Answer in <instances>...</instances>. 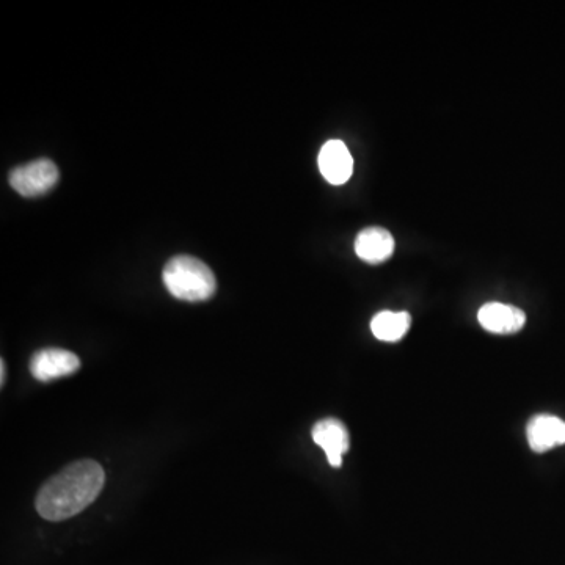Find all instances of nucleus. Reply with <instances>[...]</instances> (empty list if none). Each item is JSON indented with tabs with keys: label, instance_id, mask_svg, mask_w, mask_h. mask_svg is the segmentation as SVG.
Masks as SVG:
<instances>
[{
	"label": "nucleus",
	"instance_id": "nucleus-10",
	"mask_svg": "<svg viewBox=\"0 0 565 565\" xmlns=\"http://www.w3.org/2000/svg\"><path fill=\"white\" fill-rule=\"evenodd\" d=\"M412 325L407 311H380L371 321L372 335L385 343H396L404 338Z\"/></svg>",
	"mask_w": 565,
	"mask_h": 565
},
{
	"label": "nucleus",
	"instance_id": "nucleus-6",
	"mask_svg": "<svg viewBox=\"0 0 565 565\" xmlns=\"http://www.w3.org/2000/svg\"><path fill=\"white\" fill-rule=\"evenodd\" d=\"M478 321L482 329L487 332L496 335H514L525 327L526 314L514 305L490 302L485 303L479 310Z\"/></svg>",
	"mask_w": 565,
	"mask_h": 565
},
{
	"label": "nucleus",
	"instance_id": "nucleus-2",
	"mask_svg": "<svg viewBox=\"0 0 565 565\" xmlns=\"http://www.w3.org/2000/svg\"><path fill=\"white\" fill-rule=\"evenodd\" d=\"M162 280L173 297L186 302H205L216 294V275L208 264L194 256L179 255L170 259L165 264Z\"/></svg>",
	"mask_w": 565,
	"mask_h": 565
},
{
	"label": "nucleus",
	"instance_id": "nucleus-9",
	"mask_svg": "<svg viewBox=\"0 0 565 565\" xmlns=\"http://www.w3.org/2000/svg\"><path fill=\"white\" fill-rule=\"evenodd\" d=\"M393 234L380 226H371L358 233L355 239V253L365 263L380 264L387 261L394 252Z\"/></svg>",
	"mask_w": 565,
	"mask_h": 565
},
{
	"label": "nucleus",
	"instance_id": "nucleus-1",
	"mask_svg": "<svg viewBox=\"0 0 565 565\" xmlns=\"http://www.w3.org/2000/svg\"><path fill=\"white\" fill-rule=\"evenodd\" d=\"M104 482L106 473L98 462L77 460L41 487L35 501L38 514L49 522L74 517L98 498Z\"/></svg>",
	"mask_w": 565,
	"mask_h": 565
},
{
	"label": "nucleus",
	"instance_id": "nucleus-8",
	"mask_svg": "<svg viewBox=\"0 0 565 565\" xmlns=\"http://www.w3.org/2000/svg\"><path fill=\"white\" fill-rule=\"evenodd\" d=\"M526 438L534 452H547L565 445V423L553 415H537L526 426Z\"/></svg>",
	"mask_w": 565,
	"mask_h": 565
},
{
	"label": "nucleus",
	"instance_id": "nucleus-3",
	"mask_svg": "<svg viewBox=\"0 0 565 565\" xmlns=\"http://www.w3.org/2000/svg\"><path fill=\"white\" fill-rule=\"evenodd\" d=\"M60 172L49 159H38L11 170L8 181L19 195L26 198L41 197L51 192L59 183Z\"/></svg>",
	"mask_w": 565,
	"mask_h": 565
},
{
	"label": "nucleus",
	"instance_id": "nucleus-5",
	"mask_svg": "<svg viewBox=\"0 0 565 565\" xmlns=\"http://www.w3.org/2000/svg\"><path fill=\"white\" fill-rule=\"evenodd\" d=\"M313 442L325 452L330 465L335 468L343 465V457L349 451L350 438L347 427L335 418L318 421L311 431Z\"/></svg>",
	"mask_w": 565,
	"mask_h": 565
},
{
	"label": "nucleus",
	"instance_id": "nucleus-11",
	"mask_svg": "<svg viewBox=\"0 0 565 565\" xmlns=\"http://www.w3.org/2000/svg\"><path fill=\"white\" fill-rule=\"evenodd\" d=\"M5 374H7V372H5V361L2 360V361H0V377H2V380H0V383H2V385H4V383H5Z\"/></svg>",
	"mask_w": 565,
	"mask_h": 565
},
{
	"label": "nucleus",
	"instance_id": "nucleus-7",
	"mask_svg": "<svg viewBox=\"0 0 565 565\" xmlns=\"http://www.w3.org/2000/svg\"><path fill=\"white\" fill-rule=\"evenodd\" d=\"M319 168L330 184L341 186L349 181L354 172V159L341 140H330L319 153Z\"/></svg>",
	"mask_w": 565,
	"mask_h": 565
},
{
	"label": "nucleus",
	"instance_id": "nucleus-4",
	"mask_svg": "<svg viewBox=\"0 0 565 565\" xmlns=\"http://www.w3.org/2000/svg\"><path fill=\"white\" fill-rule=\"evenodd\" d=\"M81 368V360L70 350L49 347L41 349L30 358V372L38 382H52L73 376Z\"/></svg>",
	"mask_w": 565,
	"mask_h": 565
}]
</instances>
